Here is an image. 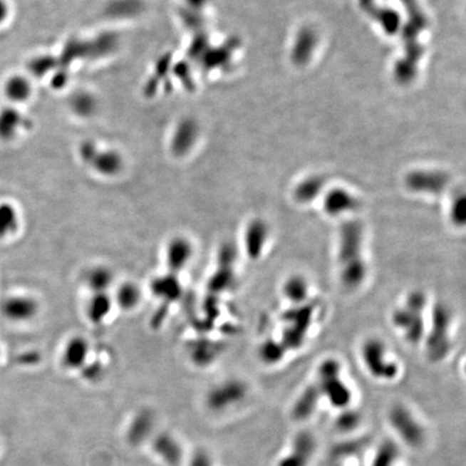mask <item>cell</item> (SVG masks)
Returning <instances> with one entry per match:
<instances>
[{"label": "cell", "instance_id": "6da1fadb", "mask_svg": "<svg viewBox=\"0 0 466 466\" xmlns=\"http://www.w3.org/2000/svg\"><path fill=\"white\" fill-rule=\"evenodd\" d=\"M337 274L340 284L348 291L362 289L368 279L366 231L356 218L342 220L338 230Z\"/></svg>", "mask_w": 466, "mask_h": 466}, {"label": "cell", "instance_id": "7a4b0ae2", "mask_svg": "<svg viewBox=\"0 0 466 466\" xmlns=\"http://www.w3.org/2000/svg\"><path fill=\"white\" fill-rule=\"evenodd\" d=\"M429 309L428 295L420 289H413L392 311V326L407 343L418 346L423 341L426 329L425 312Z\"/></svg>", "mask_w": 466, "mask_h": 466}, {"label": "cell", "instance_id": "3957f363", "mask_svg": "<svg viewBox=\"0 0 466 466\" xmlns=\"http://www.w3.org/2000/svg\"><path fill=\"white\" fill-rule=\"evenodd\" d=\"M430 318L422 344L430 362L440 363L452 351V310L446 302H436L431 306Z\"/></svg>", "mask_w": 466, "mask_h": 466}, {"label": "cell", "instance_id": "277c9868", "mask_svg": "<svg viewBox=\"0 0 466 466\" xmlns=\"http://www.w3.org/2000/svg\"><path fill=\"white\" fill-rule=\"evenodd\" d=\"M360 358L365 371L377 381L391 382L400 376V364L381 338L365 339L360 346Z\"/></svg>", "mask_w": 466, "mask_h": 466}, {"label": "cell", "instance_id": "5b68a950", "mask_svg": "<svg viewBox=\"0 0 466 466\" xmlns=\"http://www.w3.org/2000/svg\"><path fill=\"white\" fill-rule=\"evenodd\" d=\"M310 301L291 306L281 316L282 329L278 339L287 353L299 350L306 343L316 319V306Z\"/></svg>", "mask_w": 466, "mask_h": 466}, {"label": "cell", "instance_id": "8992f818", "mask_svg": "<svg viewBox=\"0 0 466 466\" xmlns=\"http://www.w3.org/2000/svg\"><path fill=\"white\" fill-rule=\"evenodd\" d=\"M314 382L322 398L333 408L346 409L351 404L353 394L342 376L341 363L336 358H328L320 363Z\"/></svg>", "mask_w": 466, "mask_h": 466}, {"label": "cell", "instance_id": "52a82bcc", "mask_svg": "<svg viewBox=\"0 0 466 466\" xmlns=\"http://www.w3.org/2000/svg\"><path fill=\"white\" fill-rule=\"evenodd\" d=\"M388 422L407 446L420 448L426 440V431L422 422L405 405H394L388 411Z\"/></svg>", "mask_w": 466, "mask_h": 466}, {"label": "cell", "instance_id": "ba28073f", "mask_svg": "<svg viewBox=\"0 0 466 466\" xmlns=\"http://www.w3.org/2000/svg\"><path fill=\"white\" fill-rule=\"evenodd\" d=\"M41 301L29 293H11L0 302V314L14 325L29 324L41 314Z\"/></svg>", "mask_w": 466, "mask_h": 466}, {"label": "cell", "instance_id": "9c48e42d", "mask_svg": "<svg viewBox=\"0 0 466 466\" xmlns=\"http://www.w3.org/2000/svg\"><path fill=\"white\" fill-rule=\"evenodd\" d=\"M196 255V244L186 234H175L165 242L163 264L165 272L180 276L190 266Z\"/></svg>", "mask_w": 466, "mask_h": 466}, {"label": "cell", "instance_id": "30bf717a", "mask_svg": "<svg viewBox=\"0 0 466 466\" xmlns=\"http://www.w3.org/2000/svg\"><path fill=\"white\" fill-rule=\"evenodd\" d=\"M270 237V226L266 220L262 218L252 219L243 233V249L247 257L252 260L260 259L268 247Z\"/></svg>", "mask_w": 466, "mask_h": 466}, {"label": "cell", "instance_id": "8fae6325", "mask_svg": "<svg viewBox=\"0 0 466 466\" xmlns=\"http://www.w3.org/2000/svg\"><path fill=\"white\" fill-rule=\"evenodd\" d=\"M91 352V343L86 336H71L61 348V364L68 371H79L88 364Z\"/></svg>", "mask_w": 466, "mask_h": 466}, {"label": "cell", "instance_id": "7c38bea8", "mask_svg": "<svg viewBox=\"0 0 466 466\" xmlns=\"http://www.w3.org/2000/svg\"><path fill=\"white\" fill-rule=\"evenodd\" d=\"M316 450V440L310 432L302 431L294 437L286 455L276 466H309Z\"/></svg>", "mask_w": 466, "mask_h": 466}, {"label": "cell", "instance_id": "4fadbf2b", "mask_svg": "<svg viewBox=\"0 0 466 466\" xmlns=\"http://www.w3.org/2000/svg\"><path fill=\"white\" fill-rule=\"evenodd\" d=\"M81 282L88 294H110L117 284L115 272L106 264H93L81 274Z\"/></svg>", "mask_w": 466, "mask_h": 466}, {"label": "cell", "instance_id": "5bb4252c", "mask_svg": "<svg viewBox=\"0 0 466 466\" xmlns=\"http://www.w3.org/2000/svg\"><path fill=\"white\" fill-rule=\"evenodd\" d=\"M247 386L239 379L227 380L214 388L209 403L214 409H226L238 404L247 396Z\"/></svg>", "mask_w": 466, "mask_h": 466}, {"label": "cell", "instance_id": "9a60e30c", "mask_svg": "<svg viewBox=\"0 0 466 466\" xmlns=\"http://www.w3.org/2000/svg\"><path fill=\"white\" fill-rule=\"evenodd\" d=\"M110 294L115 308L127 314L135 311L144 298L142 287L133 281L117 282Z\"/></svg>", "mask_w": 466, "mask_h": 466}, {"label": "cell", "instance_id": "2e32d148", "mask_svg": "<svg viewBox=\"0 0 466 466\" xmlns=\"http://www.w3.org/2000/svg\"><path fill=\"white\" fill-rule=\"evenodd\" d=\"M151 295L161 301L174 304L182 294V283L180 276L165 272L155 276L149 284Z\"/></svg>", "mask_w": 466, "mask_h": 466}, {"label": "cell", "instance_id": "e0dca14e", "mask_svg": "<svg viewBox=\"0 0 466 466\" xmlns=\"http://www.w3.org/2000/svg\"><path fill=\"white\" fill-rule=\"evenodd\" d=\"M85 314L88 322L94 326L105 324L115 310L111 294H88Z\"/></svg>", "mask_w": 466, "mask_h": 466}, {"label": "cell", "instance_id": "ac0fdd59", "mask_svg": "<svg viewBox=\"0 0 466 466\" xmlns=\"http://www.w3.org/2000/svg\"><path fill=\"white\" fill-rule=\"evenodd\" d=\"M322 398L316 382L309 384L294 402L291 407V417L297 421L308 420L316 413Z\"/></svg>", "mask_w": 466, "mask_h": 466}, {"label": "cell", "instance_id": "d6986e66", "mask_svg": "<svg viewBox=\"0 0 466 466\" xmlns=\"http://www.w3.org/2000/svg\"><path fill=\"white\" fill-rule=\"evenodd\" d=\"M358 209V202L348 193L333 192L325 199L323 209L327 217L341 218L342 220L351 218L348 215L356 213Z\"/></svg>", "mask_w": 466, "mask_h": 466}, {"label": "cell", "instance_id": "ffe728a7", "mask_svg": "<svg viewBox=\"0 0 466 466\" xmlns=\"http://www.w3.org/2000/svg\"><path fill=\"white\" fill-rule=\"evenodd\" d=\"M282 295L291 306L306 304L311 300L310 282L300 274L289 276L283 283Z\"/></svg>", "mask_w": 466, "mask_h": 466}, {"label": "cell", "instance_id": "44dd1931", "mask_svg": "<svg viewBox=\"0 0 466 466\" xmlns=\"http://www.w3.org/2000/svg\"><path fill=\"white\" fill-rule=\"evenodd\" d=\"M25 125L26 120L22 113L14 107L0 109V140L9 142L14 140Z\"/></svg>", "mask_w": 466, "mask_h": 466}, {"label": "cell", "instance_id": "7402d4cb", "mask_svg": "<svg viewBox=\"0 0 466 466\" xmlns=\"http://www.w3.org/2000/svg\"><path fill=\"white\" fill-rule=\"evenodd\" d=\"M94 155L87 158L88 162L90 163L96 173L103 176L117 175L123 170V160L119 157L118 153L113 151H103V152H95L92 151Z\"/></svg>", "mask_w": 466, "mask_h": 466}, {"label": "cell", "instance_id": "603a6c76", "mask_svg": "<svg viewBox=\"0 0 466 466\" xmlns=\"http://www.w3.org/2000/svg\"><path fill=\"white\" fill-rule=\"evenodd\" d=\"M20 214L12 203L0 202V240L16 236L20 228Z\"/></svg>", "mask_w": 466, "mask_h": 466}, {"label": "cell", "instance_id": "cb8c5ba5", "mask_svg": "<svg viewBox=\"0 0 466 466\" xmlns=\"http://www.w3.org/2000/svg\"><path fill=\"white\" fill-rule=\"evenodd\" d=\"M4 93H5L6 98L11 102H25L29 100L31 94V83L24 76H10L4 85Z\"/></svg>", "mask_w": 466, "mask_h": 466}, {"label": "cell", "instance_id": "d4e9b609", "mask_svg": "<svg viewBox=\"0 0 466 466\" xmlns=\"http://www.w3.org/2000/svg\"><path fill=\"white\" fill-rule=\"evenodd\" d=\"M260 361L269 366L279 364L284 360L287 351L276 338H266L258 350Z\"/></svg>", "mask_w": 466, "mask_h": 466}, {"label": "cell", "instance_id": "484cf974", "mask_svg": "<svg viewBox=\"0 0 466 466\" xmlns=\"http://www.w3.org/2000/svg\"><path fill=\"white\" fill-rule=\"evenodd\" d=\"M398 450L391 442L382 445L371 466H394L398 461Z\"/></svg>", "mask_w": 466, "mask_h": 466}, {"label": "cell", "instance_id": "4316f807", "mask_svg": "<svg viewBox=\"0 0 466 466\" xmlns=\"http://www.w3.org/2000/svg\"><path fill=\"white\" fill-rule=\"evenodd\" d=\"M466 205L465 199L461 198L455 200L451 204L450 212H449V220L450 224L455 228H463L466 222Z\"/></svg>", "mask_w": 466, "mask_h": 466}, {"label": "cell", "instance_id": "83f0119b", "mask_svg": "<svg viewBox=\"0 0 466 466\" xmlns=\"http://www.w3.org/2000/svg\"><path fill=\"white\" fill-rule=\"evenodd\" d=\"M344 410L346 411L338 418L337 423L340 429L343 430V431H348V430L354 429L358 425V422H360V415L356 411H350L348 409H344Z\"/></svg>", "mask_w": 466, "mask_h": 466}, {"label": "cell", "instance_id": "f1b7e54d", "mask_svg": "<svg viewBox=\"0 0 466 466\" xmlns=\"http://www.w3.org/2000/svg\"><path fill=\"white\" fill-rule=\"evenodd\" d=\"M73 109L76 111H78L79 113H83V115H87L93 111L94 107V100L91 96L86 95V94H81V95H77L73 100Z\"/></svg>", "mask_w": 466, "mask_h": 466}, {"label": "cell", "instance_id": "f546056e", "mask_svg": "<svg viewBox=\"0 0 466 466\" xmlns=\"http://www.w3.org/2000/svg\"><path fill=\"white\" fill-rule=\"evenodd\" d=\"M10 7L7 0H0V25H3L9 18Z\"/></svg>", "mask_w": 466, "mask_h": 466}]
</instances>
